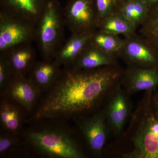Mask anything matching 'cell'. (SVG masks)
<instances>
[{"mask_svg":"<svg viewBox=\"0 0 158 158\" xmlns=\"http://www.w3.org/2000/svg\"><path fill=\"white\" fill-rule=\"evenodd\" d=\"M123 39L119 36L99 31L92 33L90 42L107 53L116 56L118 55L123 44Z\"/></svg>","mask_w":158,"mask_h":158,"instance_id":"obj_16","label":"cell"},{"mask_svg":"<svg viewBox=\"0 0 158 158\" xmlns=\"http://www.w3.org/2000/svg\"><path fill=\"white\" fill-rule=\"evenodd\" d=\"M126 129L105 147L104 154L122 158H158V89L144 91Z\"/></svg>","mask_w":158,"mask_h":158,"instance_id":"obj_2","label":"cell"},{"mask_svg":"<svg viewBox=\"0 0 158 158\" xmlns=\"http://www.w3.org/2000/svg\"><path fill=\"white\" fill-rule=\"evenodd\" d=\"M92 34H79L71 40L60 54V62H75L90 41Z\"/></svg>","mask_w":158,"mask_h":158,"instance_id":"obj_19","label":"cell"},{"mask_svg":"<svg viewBox=\"0 0 158 158\" xmlns=\"http://www.w3.org/2000/svg\"><path fill=\"white\" fill-rule=\"evenodd\" d=\"M121 86L130 95L158 88V67L127 65L124 69Z\"/></svg>","mask_w":158,"mask_h":158,"instance_id":"obj_8","label":"cell"},{"mask_svg":"<svg viewBox=\"0 0 158 158\" xmlns=\"http://www.w3.org/2000/svg\"><path fill=\"white\" fill-rule=\"evenodd\" d=\"M115 2L117 4V6H118L119 4L123 2H125V1H127V0H115Z\"/></svg>","mask_w":158,"mask_h":158,"instance_id":"obj_25","label":"cell"},{"mask_svg":"<svg viewBox=\"0 0 158 158\" xmlns=\"http://www.w3.org/2000/svg\"><path fill=\"white\" fill-rule=\"evenodd\" d=\"M99 31L114 35L129 37L137 33V30L126 19L118 10L99 21Z\"/></svg>","mask_w":158,"mask_h":158,"instance_id":"obj_13","label":"cell"},{"mask_svg":"<svg viewBox=\"0 0 158 158\" xmlns=\"http://www.w3.org/2000/svg\"><path fill=\"white\" fill-rule=\"evenodd\" d=\"M69 122L47 118L29 123L21 136L31 156L47 158H86L76 131Z\"/></svg>","mask_w":158,"mask_h":158,"instance_id":"obj_3","label":"cell"},{"mask_svg":"<svg viewBox=\"0 0 158 158\" xmlns=\"http://www.w3.org/2000/svg\"><path fill=\"white\" fill-rule=\"evenodd\" d=\"M58 27L56 11L52 6H49L43 18L40 29V39L44 48H48L55 41Z\"/></svg>","mask_w":158,"mask_h":158,"instance_id":"obj_17","label":"cell"},{"mask_svg":"<svg viewBox=\"0 0 158 158\" xmlns=\"http://www.w3.org/2000/svg\"><path fill=\"white\" fill-rule=\"evenodd\" d=\"M91 0H76L71 7L69 18L79 34L92 33L91 28L97 26L98 15Z\"/></svg>","mask_w":158,"mask_h":158,"instance_id":"obj_10","label":"cell"},{"mask_svg":"<svg viewBox=\"0 0 158 158\" xmlns=\"http://www.w3.org/2000/svg\"><path fill=\"white\" fill-rule=\"evenodd\" d=\"M143 1L147 4V6L150 8L158 3V0H143Z\"/></svg>","mask_w":158,"mask_h":158,"instance_id":"obj_24","label":"cell"},{"mask_svg":"<svg viewBox=\"0 0 158 158\" xmlns=\"http://www.w3.org/2000/svg\"><path fill=\"white\" fill-rule=\"evenodd\" d=\"M30 156L21 136L0 131V158Z\"/></svg>","mask_w":158,"mask_h":158,"instance_id":"obj_14","label":"cell"},{"mask_svg":"<svg viewBox=\"0 0 158 158\" xmlns=\"http://www.w3.org/2000/svg\"><path fill=\"white\" fill-rule=\"evenodd\" d=\"M73 121L90 153L95 157L102 156L110 132L103 109Z\"/></svg>","mask_w":158,"mask_h":158,"instance_id":"obj_4","label":"cell"},{"mask_svg":"<svg viewBox=\"0 0 158 158\" xmlns=\"http://www.w3.org/2000/svg\"><path fill=\"white\" fill-rule=\"evenodd\" d=\"M32 60V55L29 51H19L13 54L9 62L14 75H23L28 68Z\"/></svg>","mask_w":158,"mask_h":158,"instance_id":"obj_20","label":"cell"},{"mask_svg":"<svg viewBox=\"0 0 158 158\" xmlns=\"http://www.w3.org/2000/svg\"><path fill=\"white\" fill-rule=\"evenodd\" d=\"M124 71L118 64L66 71L42 94L27 123L47 118L69 121L95 113L121 85Z\"/></svg>","mask_w":158,"mask_h":158,"instance_id":"obj_1","label":"cell"},{"mask_svg":"<svg viewBox=\"0 0 158 158\" xmlns=\"http://www.w3.org/2000/svg\"><path fill=\"white\" fill-rule=\"evenodd\" d=\"M95 4L98 21L117 10L115 0H95Z\"/></svg>","mask_w":158,"mask_h":158,"instance_id":"obj_21","label":"cell"},{"mask_svg":"<svg viewBox=\"0 0 158 158\" xmlns=\"http://www.w3.org/2000/svg\"><path fill=\"white\" fill-rule=\"evenodd\" d=\"M9 61L2 60L0 63V94H2L7 88L14 76ZM14 75V74H13Z\"/></svg>","mask_w":158,"mask_h":158,"instance_id":"obj_22","label":"cell"},{"mask_svg":"<svg viewBox=\"0 0 158 158\" xmlns=\"http://www.w3.org/2000/svg\"><path fill=\"white\" fill-rule=\"evenodd\" d=\"M58 64L51 62L40 63L32 71L30 80L39 88L42 94L55 85L61 75Z\"/></svg>","mask_w":158,"mask_h":158,"instance_id":"obj_12","label":"cell"},{"mask_svg":"<svg viewBox=\"0 0 158 158\" xmlns=\"http://www.w3.org/2000/svg\"><path fill=\"white\" fill-rule=\"evenodd\" d=\"M28 118L27 113L18 105L0 97L1 131L21 136Z\"/></svg>","mask_w":158,"mask_h":158,"instance_id":"obj_9","label":"cell"},{"mask_svg":"<svg viewBox=\"0 0 158 158\" xmlns=\"http://www.w3.org/2000/svg\"><path fill=\"white\" fill-rule=\"evenodd\" d=\"M27 36L26 29L17 23L6 24L1 27L0 49L8 48L21 42Z\"/></svg>","mask_w":158,"mask_h":158,"instance_id":"obj_18","label":"cell"},{"mask_svg":"<svg viewBox=\"0 0 158 158\" xmlns=\"http://www.w3.org/2000/svg\"><path fill=\"white\" fill-rule=\"evenodd\" d=\"M42 95L41 91L30 79L26 78L24 76L14 75L0 97L6 98L18 105L29 118Z\"/></svg>","mask_w":158,"mask_h":158,"instance_id":"obj_7","label":"cell"},{"mask_svg":"<svg viewBox=\"0 0 158 158\" xmlns=\"http://www.w3.org/2000/svg\"><path fill=\"white\" fill-rule=\"evenodd\" d=\"M118 57L107 53L100 49L90 41L78 58L73 68L79 69H92L118 65Z\"/></svg>","mask_w":158,"mask_h":158,"instance_id":"obj_11","label":"cell"},{"mask_svg":"<svg viewBox=\"0 0 158 158\" xmlns=\"http://www.w3.org/2000/svg\"><path fill=\"white\" fill-rule=\"evenodd\" d=\"M138 30L139 35L152 47L158 56V3L150 8L146 19Z\"/></svg>","mask_w":158,"mask_h":158,"instance_id":"obj_15","label":"cell"},{"mask_svg":"<svg viewBox=\"0 0 158 158\" xmlns=\"http://www.w3.org/2000/svg\"><path fill=\"white\" fill-rule=\"evenodd\" d=\"M118 58L127 65L144 68L158 67V56L148 42L138 33L123 38Z\"/></svg>","mask_w":158,"mask_h":158,"instance_id":"obj_6","label":"cell"},{"mask_svg":"<svg viewBox=\"0 0 158 158\" xmlns=\"http://www.w3.org/2000/svg\"><path fill=\"white\" fill-rule=\"evenodd\" d=\"M130 96L120 85L111 92L105 103L103 110L108 127L116 138L123 132L132 113Z\"/></svg>","mask_w":158,"mask_h":158,"instance_id":"obj_5","label":"cell"},{"mask_svg":"<svg viewBox=\"0 0 158 158\" xmlns=\"http://www.w3.org/2000/svg\"><path fill=\"white\" fill-rule=\"evenodd\" d=\"M14 5L26 13L31 15H36L37 9L34 0H11Z\"/></svg>","mask_w":158,"mask_h":158,"instance_id":"obj_23","label":"cell"}]
</instances>
